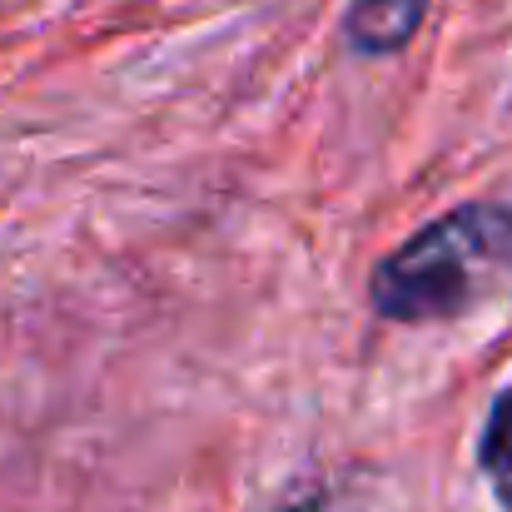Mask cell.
I'll list each match as a JSON object with an SVG mask.
<instances>
[{"mask_svg": "<svg viewBox=\"0 0 512 512\" xmlns=\"http://www.w3.org/2000/svg\"><path fill=\"white\" fill-rule=\"evenodd\" d=\"M478 463H483V478L493 483L498 503L512 512V388H503L488 408V423H483V443H478Z\"/></svg>", "mask_w": 512, "mask_h": 512, "instance_id": "3957f363", "label": "cell"}, {"mask_svg": "<svg viewBox=\"0 0 512 512\" xmlns=\"http://www.w3.org/2000/svg\"><path fill=\"white\" fill-rule=\"evenodd\" d=\"M512 279V209L463 204L423 224L368 279V304L388 324H443Z\"/></svg>", "mask_w": 512, "mask_h": 512, "instance_id": "6da1fadb", "label": "cell"}, {"mask_svg": "<svg viewBox=\"0 0 512 512\" xmlns=\"http://www.w3.org/2000/svg\"><path fill=\"white\" fill-rule=\"evenodd\" d=\"M428 15V0H353L343 35L358 55H393L403 50Z\"/></svg>", "mask_w": 512, "mask_h": 512, "instance_id": "7a4b0ae2", "label": "cell"}]
</instances>
